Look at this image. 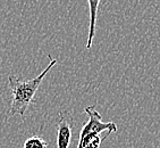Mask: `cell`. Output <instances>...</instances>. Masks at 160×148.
<instances>
[{"mask_svg": "<svg viewBox=\"0 0 160 148\" xmlns=\"http://www.w3.org/2000/svg\"><path fill=\"white\" fill-rule=\"evenodd\" d=\"M101 0H88L90 9V26H89V37L86 41V49L90 50L92 48L93 38L96 34V25H97V16H98L99 3Z\"/></svg>", "mask_w": 160, "mask_h": 148, "instance_id": "obj_4", "label": "cell"}, {"mask_svg": "<svg viewBox=\"0 0 160 148\" xmlns=\"http://www.w3.org/2000/svg\"><path fill=\"white\" fill-rule=\"evenodd\" d=\"M57 148H68L73 133V117L67 112H60L56 122Z\"/></svg>", "mask_w": 160, "mask_h": 148, "instance_id": "obj_3", "label": "cell"}, {"mask_svg": "<svg viewBox=\"0 0 160 148\" xmlns=\"http://www.w3.org/2000/svg\"><path fill=\"white\" fill-rule=\"evenodd\" d=\"M84 112L89 115V121L81 130L77 148H99L101 142L108 138H101L100 135L103 131L109 133L116 132L117 125L114 122H102V116L97 111L96 106H88L84 108Z\"/></svg>", "mask_w": 160, "mask_h": 148, "instance_id": "obj_2", "label": "cell"}, {"mask_svg": "<svg viewBox=\"0 0 160 148\" xmlns=\"http://www.w3.org/2000/svg\"><path fill=\"white\" fill-rule=\"evenodd\" d=\"M48 57L50 59L49 65L38 77H33L31 80H24L21 77H17L14 75H10L8 77V86H9L12 96L9 115H12V116H15V115L24 116L28 106L33 103L34 96L39 90V87L42 83L43 79L46 77L48 72L57 64V59L52 58L50 55Z\"/></svg>", "mask_w": 160, "mask_h": 148, "instance_id": "obj_1", "label": "cell"}, {"mask_svg": "<svg viewBox=\"0 0 160 148\" xmlns=\"http://www.w3.org/2000/svg\"><path fill=\"white\" fill-rule=\"evenodd\" d=\"M23 148H48V144L40 137L33 136L25 140Z\"/></svg>", "mask_w": 160, "mask_h": 148, "instance_id": "obj_5", "label": "cell"}]
</instances>
